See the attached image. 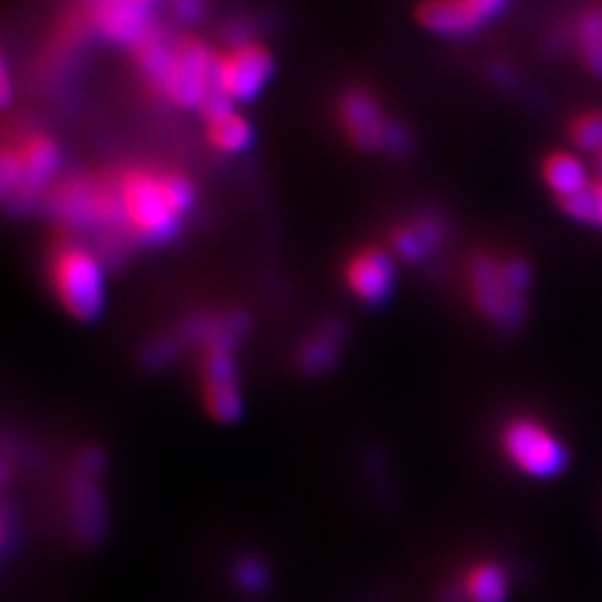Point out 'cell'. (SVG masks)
Returning <instances> with one entry per match:
<instances>
[{
    "label": "cell",
    "instance_id": "26",
    "mask_svg": "<svg viewBox=\"0 0 602 602\" xmlns=\"http://www.w3.org/2000/svg\"><path fill=\"white\" fill-rule=\"evenodd\" d=\"M172 6L181 21H194L203 12V0H172Z\"/></svg>",
    "mask_w": 602,
    "mask_h": 602
},
{
    "label": "cell",
    "instance_id": "8",
    "mask_svg": "<svg viewBox=\"0 0 602 602\" xmlns=\"http://www.w3.org/2000/svg\"><path fill=\"white\" fill-rule=\"evenodd\" d=\"M273 74V56L257 41H236L216 54V87L232 101L244 103L255 98Z\"/></svg>",
    "mask_w": 602,
    "mask_h": 602
},
{
    "label": "cell",
    "instance_id": "13",
    "mask_svg": "<svg viewBox=\"0 0 602 602\" xmlns=\"http://www.w3.org/2000/svg\"><path fill=\"white\" fill-rule=\"evenodd\" d=\"M17 152L23 166V186L14 201H30L54 177L59 166V148L47 135L36 133L25 137Z\"/></svg>",
    "mask_w": 602,
    "mask_h": 602
},
{
    "label": "cell",
    "instance_id": "7",
    "mask_svg": "<svg viewBox=\"0 0 602 602\" xmlns=\"http://www.w3.org/2000/svg\"><path fill=\"white\" fill-rule=\"evenodd\" d=\"M339 124L344 137L359 150H395L409 141L406 133L384 116L380 101L365 89H352L341 96Z\"/></svg>",
    "mask_w": 602,
    "mask_h": 602
},
{
    "label": "cell",
    "instance_id": "5",
    "mask_svg": "<svg viewBox=\"0 0 602 602\" xmlns=\"http://www.w3.org/2000/svg\"><path fill=\"white\" fill-rule=\"evenodd\" d=\"M105 466V457L98 448H87L76 457L74 475L67 487V511L74 536L94 545L105 536L107 522V505L105 496L98 487V475Z\"/></svg>",
    "mask_w": 602,
    "mask_h": 602
},
{
    "label": "cell",
    "instance_id": "4",
    "mask_svg": "<svg viewBox=\"0 0 602 602\" xmlns=\"http://www.w3.org/2000/svg\"><path fill=\"white\" fill-rule=\"evenodd\" d=\"M216 54L199 39H177L159 92L183 109H201L216 89Z\"/></svg>",
    "mask_w": 602,
    "mask_h": 602
},
{
    "label": "cell",
    "instance_id": "6",
    "mask_svg": "<svg viewBox=\"0 0 602 602\" xmlns=\"http://www.w3.org/2000/svg\"><path fill=\"white\" fill-rule=\"evenodd\" d=\"M505 455L527 475L538 479H551L560 475L569 455L560 440L540 422L529 418L511 420L503 431Z\"/></svg>",
    "mask_w": 602,
    "mask_h": 602
},
{
    "label": "cell",
    "instance_id": "24",
    "mask_svg": "<svg viewBox=\"0 0 602 602\" xmlns=\"http://www.w3.org/2000/svg\"><path fill=\"white\" fill-rule=\"evenodd\" d=\"M234 582L246 593H262L268 584V567L260 558H244L234 567Z\"/></svg>",
    "mask_w": 602,
    "mask_h": 602
},
{
    "label": "cell",
    "instance_id": "27",
    "mask_svg": "<svg viewBox=\"0 0 602 602\" xmlns=\"http://www.w3.org/2000/svg\"><path fill=\"white\" fill-rule=\"evenodd\" d=\"M466 3L482 17V21L489 23L500 12V8L507 3V0H466Z\"/></svg>",
    "mask_w": 602,
    "mask_h": 602
},
{
    "label": "cell",
    "instance_id": "28",
    "mask_svg": "<svg viewBox=\"0 0 602 602\" xmlns=\"http://www.w3.org/2000/svg\"><path fill=\"white\" fill-rule=\"evenodd\" d=\"M593 197H595V225L602 228V181L593 177Z\"/></svg>",
    "mask_w": 602,
    "mask_h": 602
},
{
    "label": "cell",
    "instance_id": "15",
    "mask_svg": "<svg viewBox=\"0 0 602 602\" xmlns=\"http://www.w3.org/2000/svg\"><path fill=\"white\" fill-rule=\"evenodd\" d=\"M444 223L435 216H422L393 230L391 246L393 253L406 262L424 260L444 241Z\"/></svg>",
    "mask_w": 602,
    "mask_h": 602
},
{
    "label": "cell",
    "instance_id": "3",
    "mask_svg": "<svg viewBox=\"0 0 602 602\" xmlns=\"http://www.w3.org/2000/svg\"><path fill=\"white\" fill-rule=\"evenodd\" d=\"M116 188L126 225L141 241L159 244L177 232L181 216L172 210L161 188L159 172L133 168L118 177Z\"/></svg>",
    "mask_w": 602,
    "mask_h": 602
},
{
    "label": "cell",
    "instance_id": "25",
    "mask_svg": "<svg viewBox=\"0 0 602 602\" xmlns=\"http://www.w3.org/2000/svg\"><path fill=\"white\" fill-rule=\"evenodd\" d=\"M175 355H177V341H172V339L155 341L146 350V365L152 369H161L168 365V361L175 359Z\"/></svg>",
    "mask_w": 602,
    "mask_h": 602
},
{
    "label": "cell",
    "instance_id": "18",
    "mask_svg": "<svg viewBox=\"0 0 602 602\" xmlns=\"http://www.w3.org/2000/svg\"><path fill=\"white\" fill-rule=\"evenodd\" d=\"M462 589L466 602H505L509 595V578L500 564L479 562L466 573Z\"/></svg>",
    "mask_w": 602,
    "mask_h": 602
},
{
    "label": "cell",
    "instance_id": "1",
    "mask_svg": "<svg viewBox=\"0 0 602 602\" xmlns=\"http://www.w3.org/2000/svg\"><path fill=\"white\" fill-rule=\"evenodd\" d=\"M531 282V266L522 257L496 260L494 255H475L468 264V297L473 306L503 326H518L525 319Z\"/></svg>",
    "mask_w": 602,
    "mask_h": 602
},
{
    "label": "cell",
    "instance_id": "14",
    "mask_svg": "<svg viewBox=\"0 0 602 602\" xmlns=\"http://www.w3.org/2000/svg\"><path fill=\"white\" fill-rule=\"evenodd\" d=\"M545 186L553 192L556 201L582 192L591 183V175L580 157L567 150L549 152L540 163Z\"/></svg>",
    "mask_w": 602,
    "mask_h": 602
},
{
    "label": "cell",
    "instance_id": "19",
    "mask_svg": "<svg viewBox=\"0 0 602 602\" xmlns=\"http://www.w3.org/2000/svg\"><path fill=\"white\" fill-rule=\"evenodd\" d=\"M175 43V41H172ZM172 43L166 41V36L155 28L150 34H146L139 43H135L133 50V59L139 67V72L146 76V81L159 92L163 74L168 70L170 63V52H172Z\"/></svg>",
    "mask_w": 602,
    "mask_h": 602
},
{
    "label": "cell",
    "instance_id": "11",
    "mask_svg": "<svg viewBox=\"0 0 602 602\" xmlns=\"http://www.w3.org/2000/svg\"><path fill=\"white\" fill-rule=\"evenodd\" d=\"M344 282L348 291L365 304H382L395 284L393 257L380 246L359 249L344 266Z\"/></svg>",
    "mask_w": 602,
    "mask_h": 602
},
{
    "label": "cell",
    "instance_id": "16",
    "mask_svg": "<svg viewBox=\"0 0 602 602\" xmlns=\"http://www.w3.org/2000/svg\"><path fill=\"white\" fill-rule=\"evenodd\" d=\"M571 47L587 72L602 76V8H587L573 19Z\"/></svg>",
    "mask_w": 602,
    "mask_h": 602
},
{
    "label": "cell",
    "instance_id": "22",
    "mask_svg": "<svg viewBox=\"0 0 602 602\" xmlns=\"http://www.w3.org/2000/svg\"><path fill=\"white\" fill-rule=\"evenodd\" d=\"M159 181H161V188H163V192H166L172 210L179 216H183L192 208V203H194V186H192V181L186 175L177 172V170H163V172H159Z\"/></svg>",
    "mask_w": 602,
    "mask_h": 602
},
{
    "label": "cell",
    "instance_id": "20",
    "mask_svg": "<svg viewBox=\"0 0 602 602\" xmlns=\"http://www.w3.org/2000/svg\"><path fill=\"white\" fill-rule=\"evenodd\" d=\"M337 352H339V328L328 326L302 346L297 355V365L308 376H324L335 367Z\"/></svg>",
    "mask_w": 602,
    "mask_h": 602
},
{
    "label": "cell",
    "instance_id": "29",
    "mask_svg": "<svg viewBox=\"0 0 602 602\" xmlns=\"http://www.w3.org/2000/svg\"><path fill=\"white\" fill-rule=\"evenodd\" d=\"M0 81H3V105H10L12 87H10V70H8V65H3V76H0Z\"/></svg>",
    "mask_w": 602,
    "mask_h": 602
},
{
    "label": "cell",
    "instance_id": "2",
    "mask_svg": "<svg viewBox=\"0 0 602 602\" xmlns=\"http://www.w3.org/2000/svg\"><path fill=\"white\" fill-rule=\"evenodd\" d=\"M50 282L61 306L78 321H92L105 306V275L94 253L81 244H59L50 257Z\"/></svg>",
    "mask_w": 602,
    "mask_h": 602
},
{
    "label": "cell",
    "instance_id": "17",
    "mask_svg": "<svg viewBox=\"0 0 602 602\" xmlns=\"http://www.w3.org/2000/svg\"><path fill=\"white\" fill-rule=\"evenodd\" d=\"M205 139L216 152L236 155L251 146L253 128L244 114L230 107L205 120Z\"/></svg>",
    "mask_w": 602,
    "mask_h": 602
},
{
    "label": "cell",
    "instance_id": "30",
    "mask_svg": "<svg viewBox=\"0 0 602 602\" xmlns=\"http://www.w3.org/2000/svg\"><path fill=\"white\" fill-rule=\"evenodd\" d=\"M593 159H595V179L602 181V152L593 155Z\"/></svg>",
    "mask_w": 602,
    "mask_h": 602
},
{
    "label": "cell",
    "instance_id": "10",
    "mask_svg": "<svg viewBox=\"0 0 602 602\" xmlns=\"http://www.w3.org/2000/svg\"><path fill=\"white\" fill-rule=\"evenodd\" d=\"M157 0H87L89 23L109 41L135 45L155 30Z\"/></svg>",
    "mask_w": 602,
    "mask_h": 602
},
{
    "label": "cell",
    "instance_id": "21",
    "mask_svg": "<svg viewBox=\"0 0 602 602\" xmlns=\"http://www.w3.org/2000/svg\"><path fill=\"white\" fill-rule=\"evenodd\" d=\"M569 139L575 148L584 152H602V107L575 114L569 124Z\"/></svg>",
    "mask_w": 602,
    "mask_h": 602
},
{
    "label": "cell",
    "instance_id": "12",
    "mask_svg": "<svg viewBox=\"0 0 602 602\" xmlns=\"http://www.w3.org/2000/svg\"><path fill=\"white\" fill-rule=\"evenodd\" d=\"M415 19L424 30L437 36H468L485 25L466 0H422Z\"/></svg>",
    "mask_w": 602,
    "mask_h": 602
},
{
    "label": "cell",
    "instance_id": "23",
    "mask_svg": "<svg viewBox=\"0 0 602 602\" xmlns=\"http://www.w3.org/2000/svg\"><path fill=\"white\" fill-rule=\"evenodd\" d=\"M23 186V166L17 148L3 146V157H0V188H3L6 201H14Z\"/></svg>",
    "mask_w": 602,
    "mask_h": 602
},
{
    "label": "cell",
    "instance_id": "9",
    "mask_svg": "<svg viewBox=\"0 0 602 602\" xmlns=\"http://www.w3.org/2000/svg\"><path fill=\"white\" fill-rule=\"evenodd\" d=\"M232 348L212 346L201 355V389L208 413L216 422H234L244 413Z\"/></svg>",
    "mask_w": 602,
    "mask_h": 602
}]
</instances>
